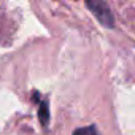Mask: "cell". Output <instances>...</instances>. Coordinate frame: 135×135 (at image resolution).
<instances>
[{
	"label": "cell",
	"mask_w": 135,
	"mask_h": 135,
	"mask_svg": "<svg viewBox=\"0 0 135 135\" xmlns=\"http://www.w3.org/2000/svg\"><path fill=\"white\" fill-rule=\"evenodd\" d=\"M84 2H86V7L89 8V11L95 16V19L103 27H107V29L114 27V16L105 0H84Z\"/></svg>",
	"instance_id": "1"
},
{
	"label": "cell",
	"mask_w": 135,
	"mask_h": 135,
	"mask_svg": "<svg viewBox=\"0 0 135 135\" xmlns=\"http://www.w3.org/2000/svg\"><path fill=\"white\" fill-rule=\"evenodd\" d=\"M73 135H99V132H97V129L94 126H86V127L76 129L73 132Z\"/></svg>",
	"instance_id": "3"
},
{
	"label": "cell",
	"mask_w": 135,
	"mask_h": 135,
	"mask_svg": "<svg viewBox=\"0 0 135 135\" xmlns=\"http://www.w3.org/2000/svg\"><path fill=\"white\" fill-rule=\"evenodd\" d=\"M38 118H40V122L43 127H46L49 124V105L46 100L40 102V108H38Z\"/></svg>",
	"instance_id": "2"
}]
</instances>
